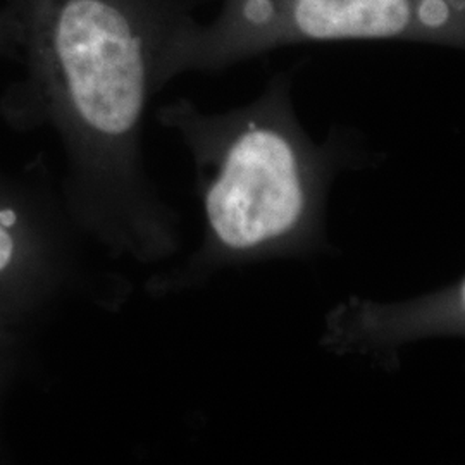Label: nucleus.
Here are the masks:
<instances>
[{
	"label": "nucleus",
	"instance_id": "1",
	"mask_svg": "<svg viewBox=\"0 0 465 465\" xmlns=\"http://www.w3.org/2000/svg\"><path fill=\"white\" fill-rule=\"evenodd\" d=\"M197 0H9L16 55L74 147L124 163L173 36Z\"/></svg>",
	"mask_w": 465,
	"mask_h": 465
},
{
	"label": "nucleus",
	"instance_id": "2",
	"mask_svg": "<svg viewBox=\"0 0 465 465\" xmlns=\"http://www.w3.org/2000/svg\"><path fill=\"white\" fill-rule=\"evenodd\" d=\"M169 116L216 152L217 176L205 207L224 247L259 249L299 226L309 152L288 116L282 84L238 116L200 121L186 107L171 109Z\"/></svg>",
	"mask_w": 465,
	"mask_h": 465
},
{
	"label": "nucleus",
	"instance_id": "3",
	"mask_svg": "<svg viewBox=\"0 0 465 465\" xmlns=\"http://www.w3.org/2000/svg\"><path fill=\"white\" fill-rule=\"evenodd\" d=\"M341 40L450 45L445 30L411 0H221L217 16L184 19L173 36L164 82L192 69H223L267 50Z\"/></svg>",
	"mask_w": 465,
	"mask_h": 465
},
{
	"label": "nucleus",
	"instance_id": "4",
	"mask_svg": "<svg viewBox=\"0 0 465 465\" xmlns=\"http://www.w3.org/2000/svg\"><path fill=\"white\" fill-rule=\"evenodd\" d=\"M364 336L374 340H411L430 332L465 331V278L422 300L399 307L366 305V316L361 317Z\"/></svg>",
	"mask_w": 465,
	"mask_h": 465
},
{
	"label": "nucleus",
	"instance_id": "5",
	"mask_svg": "<svg viewBox=\"0 0 465 465\" xmlns=\"http://www.w3.org/2000/svg\"><path fill=\"white\" fill-rule=\"evenodd\" d=\"M449 35L450 45L465 49V0H411Z\"/></svg>",
	"mask_w": 465,
	"mask_h": 465
},
{
	"label": "nucleus",
	"instance_id": "6",
	"mask_svg": "<svg viewBox=\"0 0 465 465\" xmlns=\"http://www.w3.org/2000/svg\"><path fill=\"white\" fill-rule=\"evenodd\" d=\"M17 30L16 21L9 5L0 7V54L16 55Z\"/></svg>",
	"mask_w": 465,
	"mask_h": 465
},
{
	"label": "nucleus",
	"instance_id": "7",
	"mask_svg": "<svg viewBox=\"0 0 465 465\" xmlns=\"http://www.w3.org/2000/svg\"><path fill=\"white\" fill-rule=\"evenodd\" d=\"M15 257V240L0 223V272L7 269Z\"/></svg>",
	"mask_w": 465,
	"mask_h": 465
},
{
	"label": "nucleus",
	"instance_id": "8",
	"mask_svg": "<svg viewBox=\"0 0 465 465\" xmlns=\"http://www.w3.org/2000/svg\"><path fill=\"white\" fill-rule=\"evenodd\" d=\"M0 223H2L5 228L13 226V224L16 223L15 213H11V211H2V213H0Z\"/></svg>",
	"mask_w": 465,
	"mask_h": 465
}]
</instances>
